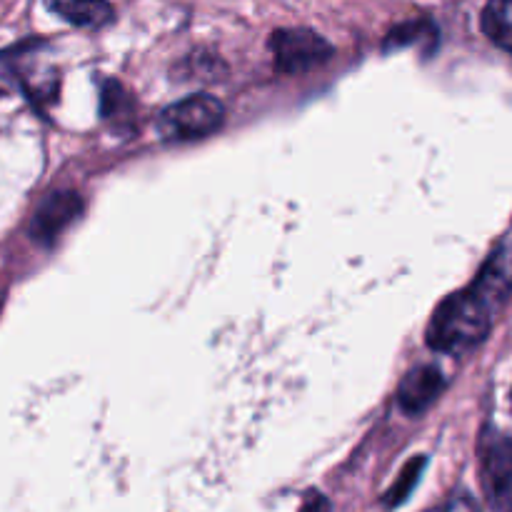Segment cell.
<instances>
[{"label":"cell","mask_w":512,"mask_h":512,"mask_svg":"<svg viewBox=\"0 0 512 512\" xmlns=\"http://www.w3.org/2000/svg\"><path fill=\"white\" fill-rule=\"evenodd\" d=\"M512 293V280L495 265H483L478 278L438 305L428 325V345L438 353H465L488 338L493 318Z\"/></svg>","instance_id":"1"},{"label":"cell","mask_w":512,"mask_h":512,"mask_svg":"<svg viewBox=\"0 0 512 512\" xmlns=\"http://www.w3.org/2000/svg\"><path fill=\"white\" fill-rule=\"evenodd\" d=\"M225 110L220 100L210 95H190V98L178 100L168 105L158 118V130L165 140H195L215 133L223 125Z\"/></svg>","instance_id":"2"},{"label":"cell","mask_w":512,"mask_h":512,"mask_svg":"<svg viewBox=\"0 0 512 512\" xmlns=\"http://www.w3.org/2000/svg\"><path fill=\"white\" fill-rule=\"evenodd\" d=\"M270 50L280 73H305L333 58V45L308 28L275 30L270 38Z\"/></svg>","instance_id":"3"},{"label":"cell","mask_w":512,"mask_h":512,"mask_svg":"<svg viewBox=\"0 0 512 512\" xmlns=\"http://www.w3.org/2000/svg\"><path fill=\"white\" fill-rule=\"evenodd\" d=\"M480 483L490 508L512 512V438L485 435L480 448Z\"/></svg>","instance_id":"4"},{"label":"cell","mask_w":512,"mask_h":512,"mask_svg":"<svg viewBox=\"0 0 512 512\" xmlns=\"http://www.w3.org/2000/svg\"><path fill=\"white\" fill-rule=\"evenodd\" d=\"M80 213H83V200L78 193L73 190L50 193L35 210L33 223H30V238L48 248Z\"/></svg>","instance_id":"5"},{"label":"cell","mask_w":512,"mask_h":512,"mask_svg":"<svg viewBox=\"0 0 512 512\" xmlns=\"http://www.w3.org/2000/svg\"><path fill=\"white\" fill-rule=\"evenodd\" d=\"M445 390V375L435 365H420L410 370L398 390V405L410 415H420L440 398Z\"/></svg>","instance_id":"6"},{"label":"cell","mask_w":512,"mask_h":512,"mask_svg":"<svg viewBox=\"0 0 512 512\" xmlns=\"http://www.w3.org/2000/svg\"><path fill=\"white\" fill-rule=\"evenodd\" d=\"M45 3L58 18L78 28H100L113 20V8L108 0H45Z\"/></svg>","instance_id":"7"},{"label":"cell","mask_w":512,"mask_h":512,"mask_svg":"<svg viewBox=\"0 0 512 512\" xmlns=\"http://www.w3.org/2000/svg\"><path fill=\"white\" fill-rule=\"evenodd\" d=\"M480 23L483 33L512 55V0H488Z\"/></svg>","instance_id":"8"},{"label":"cell","mask_w":512,"mask_h":512,"mask_svg":"<svg viewBox=\"0 0 512 512\" xmlns=\"http://www.w3.org/2000/svg\"><path fill=\"white\" fill-rule=\"evenodd\" d=\"M423 468H425V458L413 460V463L405 468L403 478L398 480V485H393V488H390L388 505H398V503H403L405 498H408V493L415 488V483L420 480V470H423Z\"/></svg>","instance_id":"9"},{"label":"cell","mask_w":512,"mask_h":512,"mask_svg":"<svg viewBox=\"0 0 512 512\" xmlns=\"http://www.w3.org/2000/svg\"><path fill=\"white\" fill-rule=\"evenodd\" d=\"M128 98V93L123 90V85L115 83V80H108L103 88V115L105 118L120 123V118H128V113H123V100Z\"/></svg>","instance_id":"10"}]
</instances>
